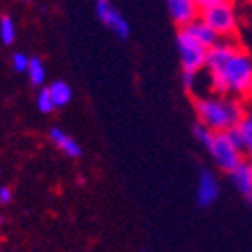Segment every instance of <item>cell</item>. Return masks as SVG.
<instances>
[{"label": "cell", "instance_id": "obj_17", "mask_svg": "<svg viewBox=\"0 0 252 252\" xmlns=\"http://www.w3.org/2000/svg\"><path fill=\"white\" fill-rule=\"evenodd\" d=\"M192 132H194V136H196V140H200L204 146H208V142L212 140V130L210 128H206L204 124H200V122H196L194 124V128H192Z\"/></svg>", "mask_w": 252, "mask_h": 252}, {"label": "cell", "instance_id": "obj_11", "mask_svg": "<svg viewBox=\"0 0 252 252\" xmlns=\"http://www.w3.org/2000/svg\"><path fill=\"white\" fill-rule=\"evenodd\" d=\"M48 138L52 140V144L56 148H60L66 156H70V158H78V156H82V148L78 146V142L74 138H70L66 132H62L60 128H50Z\"/></svg>", "mask_w": 252, "mask_h": 252}, {"label": "cell", "instance_id": "obj_13", "mask_svg": "<svg viewBox=\"0 0 252 252\" xmlns=\"http://www.w3.org/2000/svg\"><path fill=\"white\" fill-rule=\"evenodd\" d=\"M26 74H28L30 84H34V86L44 84V80H46V68H44V64H42V60L36 58V56H34V58H30V60H28Z\"/></svg>", "mask_w": 252, "mask_h": 252}, {"label": "cell", "instance_id": "obj_5", "mask_svg": "<svg viewBox=\"0 0 252 252\" xmlns=\"http://www.w3.org/2000/svg\"><path fill=\"white\" fill-rule=\"evenodd\" d=\"M176 44L180 52V62H182V70L184 72H198L206 68V58H208V48L196 42L190 34H186L182 28H178L176 34Z\"/></svg>", "mask_w": 252, "mask_h": 252}, {"label": "cell", "instance_id": "obj_18", "mask_svg": "<svg viewBox=\"0 0 252 252\" xmlns=\"http://www.w3.org/2000/svg\"><path fill=\"white\" fill-rule=\"evenodd\" d=\"M28 56L26 54H22V52H14L12 54V58H10V64H12V70H16V72H26V68H28Z\"/></svg>", "mask_w": 252, "mask_h": 252}, {"label": "cell", "instance_id": "obj_3", "mask_svg": "<svg viewBox=\"0 0 252 252\" xmlns=\"http://www.w3.org/2000/svg\"><path fill=\"white\" fill-rule=\"evenodd\" d=\"M200 18L214 30L220 40H238L240 28H238V18L234 10V0L202 10Z\"/></svg>", "mask_w": 252, "mask_h": 252}, {"label": "cell", "instance_id": "obj_1", "mask_svg": "<svg viewBox=\"0 0 252 252\" xmlns=\"http://www.w3.org/2000/svg\"><path fill=\"white\" fill-rule=\"evenodd\" d=\"M206 70L218 96L252 102V58L238 40H218L208 50Z\"/></svg>", "mask_w": 252, "mask_h": 252}, {"label": "cell", "instance_id": "obj_21", "mask_svg": "<svg viewBox=\"0 0 252 252\" xmlns=\"http://www.w3.org/2000/svg\"><path fill=\"white\" fill-rule=\"evenodd\" d=\"M12 200V190L8 186H0V204H8Z\"/></svg>", "mask_w": 252, "mask_h": 252}, {"label": "cell", "instance_id": "obj_9", "mask_svg": "<svg viewBox=\"0 0 252 252\" xmlns=\"http://www.w3.org/2000/svg\"><path fill=\"white\" fill-rule=\"evenodd\" d=\"M182 30H184L186 34H190L196 42H200L202 46H206L208 50H210V48L220 40V38H218V34L214 32V30H212V28H210V26H208L200 16H198L196 20H192V22H188L186 26H182Z\"/></svg>", "mask_w": 252, "mask_h": 252}, {"label": "cell", "instance_id": "obj_6", "mask_svg": "<svg viewBox=\"0 0 252 252\" xmlns=\"http://www.w3.org/2000/svg\"><path fill=\"white\" fill-rule=\"evenodd\" d=\"M96 14H98L100 22L108 30H112L118 38H128L130 26H128L126 18L118 12V8L110 2V0H96Z\"/></svg>", "mask_w": 252, "mask_h": 252}, {"label": "cell", "instance_id": "obj_4", "mask_svg": "<svg viewBox=\"0 0 252 252\" xmlns=\"http://www.w3.org/2000/svg\"><path fill=\"white\" fill-rule=\"evenodd\" d=\"M208 152L212 156L214 164L222 172H232L242 160H244V150H240L228 136V132H214L212 140L208 142Z\"/></svg>", "mask_w": 252, "mask_h": 252}, {"label": "cell", "instance_id": "obj_23", "mask_svg": "<svg viewBox=\"0 0 252 252\" xmlns=\"http://www.w3.org/2000/svg\"><path fill=\"white\" fill-rule=\"evenodd\" d=\"M24 2H28V0H24Z\"/></svg>", "mask_w": 252, "mask_h": 252}, {"label": "cell", "instance_id": "obj_24", "mask_svg": "<svg viewBox=\"0 0 252 252\" xmlns=\"http://www.w3.org/2000/svg\"><path fill=\"white\" fill-rule=\"evenodd\" d=\"M250 202H252V198H250Z\"/></svg>", "mask_w": 252, "mask_h": 252}, {"label": "cell", "instance_id": "obj_8", "mask_svg": "<svg viewBox=\"0 0 252 252\" xmlns=\"http://www.w3.org/2000/svg\"><path fill=\"white\" fill-rule=\"evenodd\" d=\"M166 6H168L172 22L178 28L186 26L188 22H192L200 16V10L194 4V0H166Z\"/></svg>", "mask_w": 252, "mask_h": 252}, {"label": "cell", "instance_id": "obj_12", "mask_svg": "<svg viewBox=\"0 0 252 252\" xmlns=\"http://www.w3.org/2000/svg\"><path fill=\"white\" fill-rule=\"evenodd\" d=\"M50 90V96H52V102L56 108H62V106H66L72 98V88L64 82V80H56L48 86Z\"/></svg>", "mask_w": 252, "mask_h": 252}, {"label": "cell", "instance_id": "obj_20", "mask_svg": "<svg viewBox=\"0 0 252 252\" xmlns=\"http://www.w3.org/2000/svg\"><path fill=\"white\" fill-rule=\"evenodd\" d=\"M182 82H184V88L188 92H192L194 82H196V74L194 72H182Z\"/></svg>", "mask_w": 252, "mask_h": 252}, {"label": "cell", "instance_id": "obj_19", "mask_svg": "<svg viewBox=\"0 0 252 252\" xmlns=\"http://www.w3.org/2000/svg\"><path fill=\"white\" fill-rule=\"evenodd\" d=\"M222 2H232V0H194V4L198 6V10H206L210 6H216V4H222Z\"/></svg>", "mask_w": 252, "mask_h": 252}, {"label": "cell", "instance_id": "obj_14", "mask_svg": "<svg viewBox=\"0 0 252 252\" xmlns=\"http://www.w3.org/2000/svg\"><path fill=\"white\" fill-rule=\"evenodd\" d=\"M238 130H240L242 140H244V154L252 152V110H246L244 118L238 124Z\"/></svg>", "mask_w": 252, "mask_h": 252}, {"label": "cell", "instance_id": "obj_22", "mask_svg": "<svg viewBox=\"0 0 252 252\" xmlns=\"http://www.w3.org/2000/svg\"><path fill=\"white\" fill-rule=\"evenodd\" d=\"M246 156H248V158H246V160H248V164H250V166H252V152H248V154H246Z\"/></svg>", "mask_w": 252, "mask_h": 252}, {"label": "cell", "instance_id": "obj_15", "mask_svg": "<svg viewBox=\"0 0 252 252\" xmlns=\"http://www.w3.org/2000/svg\"><path fill=\"white\" fill-rule=\"evenodd\" d=\"M16 38V24L10 16H2L0 18V40L2 44H12Z\"/></svg>", "mask_w": 252, "mask_h": 252}, {"label": "cell", "instance_id": "obj_10", "mask_svg": "<svg viewBox=\"0 0 252 252\" xmlns=\"http://www.w3.org/2000/svg\"><path fill=\"white\" fill-rule=\"evenodd\" d=\"M230 182L234 184V188L246 198H252V166L248 164V160L244 158L232 172H228Z\"/></svg>", "mask_w": 252, "mask_h": 252}, {"label": "cell", "instance_id": "obj_7", "mask_svg": "<svg viewBox=\"0 0 252 252\" xmlns=\"http://www.w3.org/2000/svg\"><path fill=\"white\" fill-rule=\"evenodd\" d=\"M220 194V186H218V180L216 176L206 170V168H200V174H198V184H196V200H198V206L206 208L210 204L216 202Z\"/></svg>", "mask_w": 252, "mask_h": 252}, {"label": "cell", "instance_id": "obj_2", "mask_svg": "<svg viewBox=\"0 0 252 252\" xmlns=\"http://www.w3.org/2000/svg\"><path fill=\"white\" fill-rule=\"evenodd\" d=\"M194 110L200 124L212 132H226L236 128L246 114V102L232 96H198Z\"/></svg>", "mask_w": 252, "mask_h": 252}, {"label": "cell", "instance_id": "obj_16", "mask_svg": "<svg viewBox=\"0 0 252 252\" xmlns=\"http://www.w3.org/2000/svg\"><path fill=\"white\" fill-rule=\"evenodd\" d=\"M36 104H38V110H40V112H44V114H50V112L56 108V106H54V102H52V96H50L48 86H46V88H42V90L38 92Z\"/></svg>", "mask_w": 252, "mask_h": 252}]
</instances>
